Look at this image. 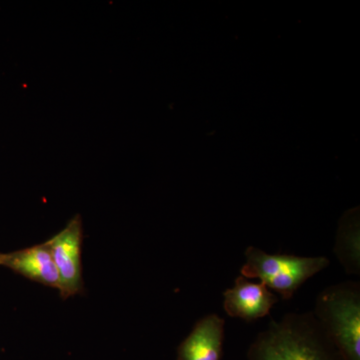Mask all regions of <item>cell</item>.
Here are the masks:
<instances>
[{"label": "cell", "mask_w": 360, "mask_h": 360, "mask_svg": "<svg viewBox=\"0 0 360 360\" xmlns=\"http://www.w3.org/2000/svg\"><path fill=\"white\" fill-rule=\"evenodd\" d=\"M248 360H342L314 312L288 314L258 333Z\"/></svg>", "instance_id": "1"}, {"label": "cell", "mask_w": 360, "mask_h": 360, "mask_svg": "<svg viewBox=\"0 0 360 360\" xmlns=\"http://www.w3.org/2000/svg\"><path fill=\"white\" fill-rule=\"evenodd\" d=\"M314 316L342 360H360V283L345 281L317 295Z\"/></svg>", "instance_id": "2"}, {"label": "cell", "mask_w": 360, "mask_h": 360, "mask_svg": "<svg viewBox=\"0 0 360 360\" xmlns=\"http://www.w3.org/2000/svg\"><path fill=\"white\" fill-rule=\"evenodd\" d=\"M245 255L246 262L241 266V276L260 279L286 300L292 298L305 281L330 264V260L326 257L269 255L255 246L246 248Z\"/></svg>", "instance_id": "3"}, {"label": "cell", "mask_w": 360, "mask_h": 360, "mask_svg": "<svg viewBox=\"0 0 360 360\" xmlns=\"http://www.w3.org/2000/svg\"><path fill=\"white\" fill-rule=\"evenodd\" d=\"M82 240V220L79 215H77L68 222L63 231L45 241L58 269L60 278V288L58 291L63 300L84 291Z\"/></svg>", "instance_id": "4"}, {"label": "cell", "mask_w": 360, "mask_h": 360, "mask_svg": "<svg viewBox=\"0 0 360 360\" xmlns=\"http://www.w3.org/2000/svg\"><path fill=\"white\" fill-rule=\"evenodd\" d=\"M224 309L233 319L252 322L269 315L278 302V297L264 283L248 281L243 276L236 277L233 288L224 292Z\"/></svg>", "instance_id": "5"}, {"label": "cell", "mask_w": 360, "mask_h": 360, "mask_svg": "<svg viewBox=\"0 0 360 360\" xmlns=\"http://www.w3.org/2000/svg\"><path fill=\"white\" fill-rule=\"evenodd\" d=\"M0 266L45 286L58 290L60 288L58 269L45 243L13 252H0Z\"/></svg>", "instance_id": "6"}, {"label": "cell", "mask_w": 360, "mask_h": 360, "mask_svg": "<svg viewBox=\"0 0 360 360\" xmlns=\"http://www.w3.org/2000/svg\"><path fill=\"white\" fill-rule=\"evenodd\" d=\"M225 321L210 314L194 324L177 348L176 360H221Z\"/></svg>", "instance_id": "7"}, {"label": "cell", "mask_w": 360, "mask_h": 360, "mask_svg": "<svg viewBox=\"0 0 360 360\" xmlns=\"http://www.w3.org/2000/svg\"><path fill=\"white\" fill-rule=\"evenodd\" d=\"M347 274H360L359 210L354 208L341 217L333 248Z\"/></svg>", "instance_id": "8"}]
</instances>
